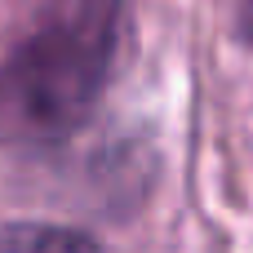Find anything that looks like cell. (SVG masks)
I'll use <instances>...</instances> for the list:
<instances>
[{"mask_svg": "<svg viewBox=\"0 0 253 253\" xmlns=\"http://www.w3.org/2000/svg\"><path fill=\"white\" fill-rule=\"evenodd\" d=\"M125 36V0H49L0 62V142L71 138L107 93Z\"/></svg>", "mask_w": 253, "mask_h": 253, "instance_id": "6da1fadb", "label": "cell"}, {"mask_svg": "<svg viewBox=\"0 0 253 253\" xmlns=\"http://www.w3.org/2000/svg\"><path fill=\"white\" fill-rule=\"evenodd\" d=\"M0 253H102L89 236L44 222H9L0 227Z\"/></svg>", "mask_w": 253, "mask_h": 253, "instance_id": "7a4b0ae2", "label": "cell"}, {"mask_svg": "<svg viewBox=\"0 0 253 253\" xmlns=\"http://www.w3.org/2000/svg\"><path fill=\"white\" fill-rule=\"evenodd\" d=\"M231 4V18H236V31L253 40V0H227Z\"/></svg>", "mask_w": 253, "mask_h": 253, "instance_id": "3957f363", "label": "cell"}]
</instances>
